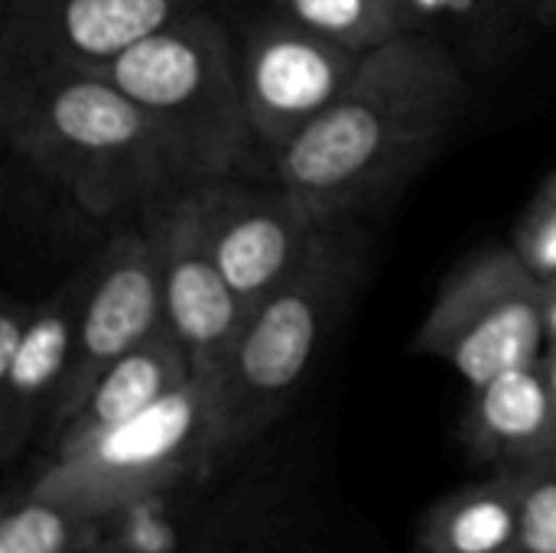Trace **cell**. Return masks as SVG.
<instances>
[{"label":"cell","mask_w":556,"mask_h":553,"mask_svg":"<svg viewBox=\"0 0 556 553\" xmlns=\"http://www.w3.org/2000/svg\"><path fill=\"white\" fill-rule=\"evenodd\" d=\"M296 16L309 29L355 49L371 52L401 36L420 33L414 0H261Z\"/></svg>","instance_id":"16"},{"label":"cell","mask_w":556,"mask_h":553,"mask_svg":"<svg viewBox=\"0 0 556 553\" xmlns=\"http://www.w3.org/2000/svg\"><path fill=\"white\" fill-rule=\"evenodd\" d=\"M215 261L251 313L306 261L319 222L280 183L270 189L218 176L199 183Z\"/></svg>","instance_id":"11"},{"label":"cell","mask_w":556,"mask_h":553,"mask_svg":"<svg viewBox=\"0 0 556 553\" xmlns=\"http://www.w3.org/2000/svg\"><path fill=\"white\" fill-rule=\"evenodd\" d=\"M147 209V228L160 254L166 326L189 352L195 378L215 391L248 310L215 261L199 183H179Z\"/></svg>","instance_id":"7"},{"label":"cell","mask_w":556,"mask_h":553,"mask_svg":"<svg viewBox=\"0 0 556 553\" xmlns=\"http://www.w3.org/2000/svg\"><path fill=\"white\" fill-rule=\"evenodd\" d=\"M534 23L544 29H556V0H538L534 3Z\"/></svg>","instance_id":"21"},{"label":"cell","mask_w":556,"mask_h":553,"mask_svg":"<svg viewBox=\"0 0 556 553\" xmlns=\"http://www.w3.org/2000/svg\"><path fill=\"white\" fill-rule=\"evenodd\" d=\"M192 378L195 372L182 342L173 336L169 326L156 329L98 378L81 407L72 414V420L52 437V456H65L88 447L101 433L150 411Z\"/></svg>","instance_id":"14"},{"label":"cell","mask_w":556,"mask_h":553,"mask_svg":"<svg viewBox=\"0 0 556 553\" xmlns=\"http://www.w3.org/2000/svg\"><path fill=\"white\" fill-rule=\"evenodd\" d=\"M0 130L91 218L150 205L179 186L143 111L88 68L0 62Z\"/></svg>","instance_id":"2"},{"label":"cell","mask_w":556,"mask_h":553,"mask_svg":"<svg viewBox=\"0 0 556 553\" xmlns=\"http://www.w3.org/2000/svg\"><path fill=\"white\" fill-rule=\"evenodd\" d=\"M417 553H521L518 473H495L437 502L417 528Z\"/></svg>","instance_id":"15"},{"label":"cell","mask_w":556,"mask_h":553,"mask_svg":"<svg viewBox=\"0 0 556 553\" xmlns=\"http://www.w3.org/2000/svg\"><path fill=\"white\" fill-rule=\"evenodd\" d=\"M166 326L160 254L147 225L117 231L88 264L72 362L59 398L49 411V437H55L81 407L98 378Z\"/></svg>","instance_id":"8"},{"label":"cell","mask_w":556,"mask_h":553,"mask_svg":"<svg viewBox=\"0 0 556 553\" xmlns=\"http://www.w3.org/2000/svg\"><path fill=\"white\" fill-rule=\"evenodd\" d=\"M417 352L446 362L472 391L511 368L541 365L547 352V287L515 248L463 261L440 287Z\"/></svg>","instance_id":"6"},{"label":"cell","mask_w":556,"mask_h":553,"mask_svg":"<svg viewBox=\"0 0 556 553\" xmlns=\"http://www.w3.org/2000/svg\"><path fill=\"white\" fill-rule=\"evenodd\" d=\"M192 553H244V551H228V548H199V551H192Z\"/></svg>","instance_id":"25"},{"label":"cell","mask_w":556,"mask_h":553,"mask_svg":"<svg viewBox=\"0 0 556 553\" xmlns=\"http://www.w3.org/2000/svg\"><path fill=\"white\" fill-rule=\"evenodd\" d=\"M466 104L450 49L410 33L362 55L349 88L270 156L277 183L319 222L355 218L407 183Z\"/></svg>","instance_id":"1"},{"label":"cell","mask_w":556,"mask_h":553,"mask_svg":"<svg viewBox=\"0 0 556 553\" xmlns=\"http://www.w3.org/2000/svg\"><path fill=\"white\" fill-rule=\"evenodd\" d=\"M521 553H556V453L518 473Z\"/></svg>","instance_id":"18"},{"label":"cell","mask_w":556,"mask_h":553,"mask_svg":"<svg viewBox=\"0 0 556 553\" xmlns=\"http://www.w3.org/2000/svg\"><path fill=\"white\" fill-rule=\"evenodd\" d=\"M515 254L525 261V267L544 284H556V189L541 186V192L525 209L521 222L515 225Z\"/></svg>","instance_id":"19"},{"label":"cell","mask_w":556,"mask_h":553,"mask_svg":"<svg viewBox=\"0 0 556 553\" xmlns=\"http://www.w3.org/2000/svg\"><path fill=\"white\" fill-rule=\"evenodd\" d=\"M215 466V398L199 378L101 433L88 447L52 456L29 495L94 525L173 489L192 469Z\"/></svg>","instance_id":"5"},{"label":"cell","mask_w":556,"mask_h":553,"mask_svg":"<svg viewBox=\"0 0 556 553\" xmlns=\"http://www.w3.org/2000/svg\"><path fill=\"white\" fill-rule=\"evenodd\" d=\"M238 62L254 143L274 156L349 88L362 52L274 7L244 29Z\"/></svg>","instance_id":"9"},{"label":"cell","mask_w":556,"mask_h":553,"mask_svg":"<svg viewBox=\"0 0 556 553\" xmlns=\"http://www.w3.org/2000/svg\"><path fill=\"white\" fill-rule=\"evenodd\" d=\"M547 345H556V284L547 287Z\"/></svg>","instance_id":"22"},{"label":"cell","mask_w":556,"mask_h":553,"mask_svg":"<svg viewBox=\"0 0 556 553\" xmlns=\"http://www.w3.org/2000/svg\"><path fill=\"white\" fill-rule=\"evenodd\" d=\"M75 553H124V551H117V548H98V544H81Z\"/></svg>","instance_id":"24"},{"label":"cell","mask_w":556,"mask_h":553,"mask_svg":"<svg viewBox=\"0 0 556 553\" xmlns=\"http://www.w3.org/2000/svg\"><path fill=\"white\" fill-rule=\"evenodd\" d=\"M547 186H554V189H556V169L551 173V176H547Z\"/></svg>","instance_id":"26"},{"label":"cell","mask_w":556,"mask_h":553,"mask_svg":"<svg viewBox=\"0 0 556 553\" xmlns=\"http://www.w3.org/2000/svg\"><path fill=\"white\" fill-rule=\"evenodd\" d=\"M94 72L143 111L179 183L235 176L254 143L238 49L208 7Z\"/></svg>","instance_id":"4"},{"label":"cell","mask_w":556,"mask_h":553,"mask_svg":"<svg viewBox=\"0 0 556 553\" xmlns=\"http://www.w3.org/2000/svg\"><path fill=\"white\" fill-rule=\"evenodd\" d=\"M91 525L75 518L55 502L26 495L16 508L3 515L0 553H75L85 544Z\"/></svg>","instance_id":"17"},{"label":"cell","mask_w":556,"mask_h":553,"mask_svg":"<svg viewBox=\"0 0 556 553\" xmlns=\"http://www.w3.org/2000/svg\"><path fill=\"white\" fill-rule=\"evenodd\" d=\"M88 264L39 300L7 297L0 310V460H20L65 381Z\"/></svg>","instance_id":"12"},{"label":"cell","mask_w":556,"mask_h":553,"mask_svg":"<svg viewBox=\"0 0 556 553\" xmlns=\"http://www.w3.org/2000/svg\"><path fill=\"white\" fill-rule=\"evenodd\" d=\"M208 0H3L0 62L101 68Z\"/></svg>","instance_id":"10"},{"label":"cell","mask_w":556,"mask_h":553,"mask_svg":"<svg viewBox=\"0 0 556 553\" xmlns=\"http://www.w3.org/2000/svg\"><path fill=\"white\" fill-rule=\"evenodd\" d=\"M479 3V13L485 20V26L498 29L505 23H515L521 13H528L534 20V3L538 0H476Z\"/></svg>","instance_id":"20"},{"label":"cell","mask_w":556,"mask_h":553,"mask_svg":"<svg viewBox=\"0 0 556 553\" xmlns=\"http://www.w3.org/2000/svg\"><path fill=\"white\" fill-rule=\"evenodd\" d=\"M541 368H544V375L551 378V385L556 388V345H547V352L541 359Z\"/></svg>","instance_id":"23"},{"label":"cell","mask_w":556,"mask_h":553,"mask_svg":"<svg viewBox=\"0 0 556 553\" xmlns=\"http://www.w3.org/2000/svg\"><path fill=\"white\" fill-rule=\"evenodd\" d=\"M368 267V238L355 218L319 228L306 261L261 300L212 391L215 463L267 433L303 391L339 329Z\"/></svg>","instance_id":"3"},{"label":"cell","mask_w":556,"mask_h":553,"mask_svg":"<svg viewBox=\"0 0 556 553\" xmlns=\"http://www.w3.org/2000/svg\"><path fill=\"white\" fill-rule=\"evenodd\" d=\"M463 440L495 473H521L556 453V388L541 365L511 368L472 391Z\"/></svg>","instance_id":"13"}]
</instances>
